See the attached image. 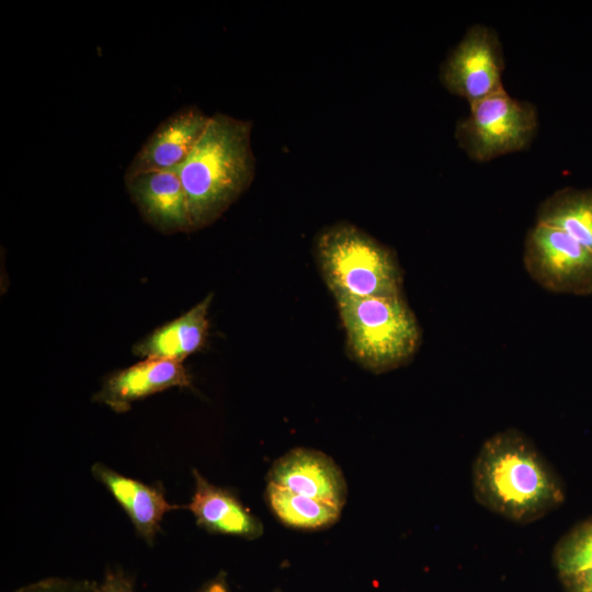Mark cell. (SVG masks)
<instances>
[{"label": "cell", "instance_id": "22", "mask_svg": "<svg viewBox=\"0 0 592 592\" xmlns=\"http://www.w3.org/2000/svg\"><path fill=\"white\" fill-rule=\"evenodd\" d=\"M275 592H280V591H275Z\"/></svg>", "mask_w": 592, "mask_h": 592}, {"label": "cell", "instance_id": "11", "mask_svg": "<svg viewBox=\"0 0 592 592\" xmlns=\"http://www.w3.org/2000/svg\"><path fill=\"white\" fill-rule=\"evenodd\" d=\"M126 187L143 218L159 231H192L186 196L177 170L127 177Z\"/></svg>", "mask_w": 592, "mask_h": 592}, {"label": "cell", "instance_id": "16", "mask_svg": "<svg viewBox=\"0 0 592 592\" xmlns=\"http://www.w3.org/2000/svg\"><path fill=\"white\" fill-rule=\"evenodd\" d=\"M266 496L274 514L286 525L315 530L333 524L341 509L267 482Z\"/></svg>", "mask_w": 592, "mask_h": 592}, {"label": "cell", "instance_id": "13", "mask_svg": "<svg viewBox=\"0 0 592 592\" xmlns=\"http://www.w3.org/2000/svg\"><path fill=\"white\" fill-rule=\"evenodd\" d=\"M195 489L186 506L200 526L210 533L255 538L262 533L261 523L230 492L212 485L193 470Z\"/></svg>", "mask_w": 592, "mask_h": 592}, {"label": "cell", "instance_id": "14", "mask_svg": "<svg viewBox=\"0 0 592 592\" xmlns=\"http://www.w3.org/2000/svg\"><path fill=\"white\" fill-rule=\"evenodd\" d=\"M213 295L206 296L182 316L157 328L137 342L133 352L144 358H164L183 362L200 351L208 335V308Z\"/></svg>", "mask_w": 592, "mask_h": 592}, {"label": "cell", "instance_id": "5", "mask_svg": "<svg viewBox=\"0 0 592 592\" xmlns=\"http://www.w3.org/2000/svg\"><path fill=\"white\" fill-rule=\"evenodd\" d=\"M538 129V112L505 89L469 105V113L455 127L459 148L474 161L487 162L525 150Z\"/></svg>", "mask_w": 592, "mask_h": 592}, {"label": "cell", "instance_id": "12", "mask_svg": "<svg viewBox=\"0 0 592 592\" xmlns=\"http://www.w3.org/2000/svg\"><path fill=\"white\" fill-rule=\"evenodd\" d=\"M91 473L122 506L137 534L149 545L160 531L164 514L179 508L168 502L161 488L123 476L101 463L94 464Z\"/></svg>", "mask_w": 592, "mask_h": 592}, {"label": "cell", "instance_id": "15", "mask_svg": "<svg viewBox=\"0 0 592 592\" xmlns=\"http://www.w3.org/2000/svg\"><path fill=\"white\" fill-rule=\"evenodd\" d=\"M536 223L565 231L592 251V189L555 191L539 204Z\"/></svg>", "mask_w": 592, "mask_h": 592}, {"label": "cell", "instance_id": "2", "mask_svg": "<svg viewBox=\"0 0 592 592\" xmlns=\"http://www.w3.org/2000/svg\"><path fill=\"white\" fill-rule=\"evenodd\" d=\"M251 132L250 121L216 113L177 169L192 230L215 221L252 183L255 159Z\"/></svg>", "mask_w": 592, "mask_h": 592}, {"label": "cell", "instance_id": "9", "mask_svg": "<svg viewBox=\"0 0 592 592\" xmlns=\"http://www.w3.org/2000/svg\"><path fill=\"white\" fill-rule=\"evenodd\" d=\"M190 386L191 376L182 362L144 358L109 376L93 399L115 412H125L133 402L150 395L173 387Z\"/></svg>", "mask_w": 592, "mask_h": 592}, {"label": "cell", "instance_id": "19", "mask_svg": "<svg viewBox=\"0 0 592 592\" xmlns=\"http://www.w3.org/2000/svg\"><path fill=\"white\" fill-rule=\"evenodd\" d=\"M100 592H134V583L123 570H107Z\"/></svg>", "mask_w": 592, "mask_h": 592}, {"label": "cell", "instance_id": "20", "mask_svg": "<svg viewBox=\"0 0 592 592\" xmlns=\"http://www.w3.org/2000/svg\"><path fill=\"white\" fill-rule=\"evenodd\" d=\"M565 592H592V571L560 581Z\"/></svg>", "mask_w": 592, "mask_h": 592}, {"label": "cell", "instance_id": "17", "mask_svg": "<svg viewBox=\"0 0 592 592\" xmlns=\"http://www.w3.org/2000/svg\"><path fill=\"white\" fill-rule=\"evenodd\" d=\"M553 563L560 581L592 571V515L560 537L553 550Z\"/></svg>", "mask_w": 592, "mask_h": 592}, {"label": "cell", "instance_id": "3", "mask_svg": "<svg viewBox=\"0 0 592 592\" xmlns=\"http://www.w3.org/2000/svg\"><path fill=\"white\" fill-rule=\"evenodd\" d=\"M316 252L337 300L401 295L402 275L391 250L352 224L321 231Z\"/></svg>", "mask_w": 592, "mask_h": 592}, {"label": "cell", "instance_id": "18", "mask_svg": "<svg viewBox=\"0 0 592 592\" xmlns=\"http://www.w3.org/2000/svg\"><path fill=\"white\" fill-rule=\"evenodd\" d=\"M13 592H100V584L88 579L45 578Z\"/></svg>", "mask_w": 592, "mask_h": 592}, {"label": "cell", "instance_id": "8", "mask_svg": "<svg viewBox=\"0 0 592 592\" xmlns=\"http://www.w3.org/2000/svg\"><path fill=\"white\" fill-rule=\"evenodd\" d=\"M269 483L339 509L346 499L344 478L325 454L297 448L284 455L272 467Z\"/></svg>", "mask_w": 592, "mask_h": 592}, {"label": "cell", "instance_id": "4", "mask_svg": "<svg viewBox=\"0 0 592 592\" xmlns=\"http://www.w3.org/2000/svg\"><path fill=\"white\" fill-rule=\"evenodd\" d=\"M352 354L383 373L408 362L421 341L418 320L401 295L338 299Z\"/></svg>", "mask_w": 592, "mask_h": 592}, {"label": "cell", "instance_id": "7", "mask_svg": "<svg viewBox=\"0 0 592 592\" xmlns=\"http://www.w3.org/2000/svg\"><path fill=\"white\" fill-rule=\"evenodd\" d=\"M504 58L499 36L491 27L469 26L440 66L439 79L452 94L470 105L504 89Z\"/></svg>", "mask_w": 592, "mask_h": 592}, {"label": "cell", "instance_id": "6", "mask_svg": "<svg viewBox=\"0 0 592 592\" xmlns=\"http://www.w3.org/2000/svg\"><path fill=\"white\" fill-rule=\"evenodd\" d=\"M525 271L548 292L592 294V251L565 231L535 223L524 239Z\"/></svg>", "mask_w": 592, "mask_h": 592}, {"label": "cell", "instance_id": "1", "mask_svg": "<svg viewBox=\"0 0 592 592\" xmlns=\"http://www.w3.org/2000/svg\"><path fill=\"white\" fill-rule=\"evenodd\" d=\"M471 483L480 505L520 524L546 516L566 500L560 476L535 444L513 428L482 443L473 463Z\"/></svg>", "mask_w": 592, "mask_h": 592}, {"label": "cell", "instance_id": "10", "mask_svg": "<svg viewBox=\"0 0 592 592\" xmlns=\"http://www.w3.org/2000/svg\"><path fill=\"white\" fill-rule=\"evenodd\" d=\"M208 121L209 116L197 107L183 109L167 118L137 152L126 178L177 170L192 151Z\"/></svg>", "mask_w": 592, "mask_h": 592}, {"label": "cell", "instance_id": "21", "mask_svg": "<svg viewBox=\"0 0 592 592\" xmlns=\"http://www.w3.org/2000/svg\"><path fill=\"white\" fill-rule=\"evenodd\" d=\"M201 592H228L226 581L223 577L216 579L210 584H208Z\"/></svg>", "mask_w": 592, "mask_h": 592}]
</instances>
